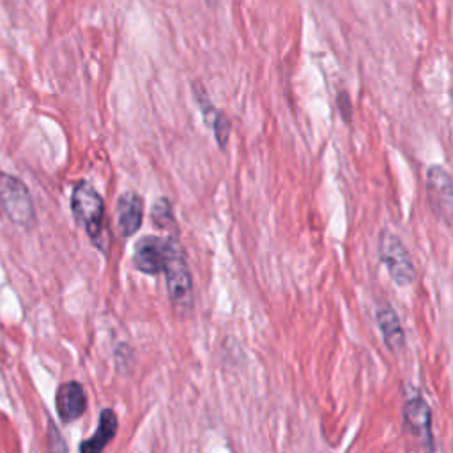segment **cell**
<instances>
[{"mask_svg":"<svg viewBox=\"0 0 453 453\" xmlns=\"http://www.w3.org/2000/svg\"><path fill=\"white\" fill-rule=\"evenodd\" d=\"M71 211L76 221L87 230L90 241L106 253L110 248V234L108 226H104V203L88 182L81 180L74 186L71 195Z\"/></svg>","mask_w":453,"mask_h":453,"instance_id":"1","label":"cell"},{"mask_svg":"<svg viewBox=\"0 0 453 453\" xmlns=\"http://www.w3.org/2000/svg\"><path fill=\"white\" fill-rule=\"evenodd\" d=\"M379 258L396 285L409 287L414 281L416 271H414L411 255L396 234H393L389 230L380 232Z\"/></svg>","mask_w":453,"mask_h":453,"instance_id":"2","label":"cell"},{"mask_svg":"<svg viewBox=\"0 0 453 453\" xmlns=\"http://www.w3.org/2000/svg\"><path fill=\"white\" fill-rule=\"evenodd\" d=\"M168 296L177 310H189L193 304V281L184 258V251L173 239L170 257L165 267Z\"/></svg>","mask_w":453,"mask_h":453,"instance_id":"3","label":"cell"},{"mask_svg":"<svg viewBox=\"0 0 453 453\" xmlns=\"http://www.w3.org/2000/svg\"><path fill=\"white\" fill-rule=\"evenodd\" d=\"M0 203L12 223L27 226L34 221V205L27 186L4 172H0Z\"/></svg>","mask_w":453,"mask_h":453,"instance_id":"4","label":"cell"},{"mask_svg":"<svg viewBox=\"0 0 453 453\" xmlns=\"http://www.w3.org/2000/svg\"><path fill=\"white\" fill-rule=\"evenodd\" d=\"M426 193L434 212L442 219L453 218V180L449 173L439 166L430 165L426 168Z\"/></svg>","mask_w":453,"mask_h":453,"instance_id":"5","label":"cell"},{"mask_svg":"<svg viewBox=\"0 0 453 453\" xmlns=\"http://www.w3.org/2000/svg\"><path fill=\"white\" fill-rule=\"evenodd\" d=\"M173 239L163 237H143L136 242L133 262L134 267L147 274L165 273Z\"/></svg>","mask_w":453,"mask_h":453,"instance_id":"6","label":"cell"},{"mask_svg":"<svg viewBox=\"0 0 453 453\" xmlns=\"http://www.w3.org/2000/svg\"><path fill=\"white\" fill-rule=\"evenodd\" d=\"M403 421L409 432L428 449L434 451V434H432V412L428 403L421 395L407 396L403 405Z\"/></svg>","mask_w":453,"mask_h":453,"instance_id":"7","label":"cell"},{"mask_svg":"<svg viewBox=\"0 0 453 453\" xmlns=\"http://www.w3.org/2000/svg\"><path fill=\"white\" fill-rule=\"evenodd\" d=\"M55 405L64 423H71L78 419L87 407V395L83 391V386L76 380L64 382L57 391Z\"/></svg>","mask_w":453,"mask_h":453,"instance_id":"8","label":"cell"},{"mask_svg":"<svg viewBox=\"0 0 453 453\" xmlns=\"http://www.w3.org/2000/svg\"><path fill=\"white\" fill-rule=\"evenodd\" d=\"M375 320H377V326H379V331L382 334L386 347L391 352H398L405 343V334H403V327H402L400 319H398L396 311L393 310V306L388 303L379 304L377 311H375Z\"/></svg>","mask_w":453,"mask_h":453,"instance_id":"9","label":"cell"},{"mask_svg":"<svg viewBox=\"0 0 453 453\" xmlns=\"http://www.w3.org/2000/svg\"><path fill=\"white\" fill-rule=\"evenodd\" d=\"M119 226L124 235H133L142 226L143 218V202L136 193H126L119 198L117 203Z\"/></svg>","mask_w":453,"mask_h":453,"instance_id":"10","label":"cell"},{"mask_svg":"<svg viewBox=\"0 0 453 453\" xmlns=\"http://www.w3.org/2000/svg\"><path fill=\"white\" fill-rule=\"evenodd\" d=\"M117 416L113 411L104 409L99 416V426L92 437L80 444V453H101L104 446L115 437L117 434Z\"/></svg>","mask_w":453,"mask_h":453,"instance_id":"11","label":"cell"},{"mask_svg":"<svg viewBox=\"0 0 453 453\" xmlns=\"http://www.w3.org/2000/svg\"><path fill=\"white\" fill-rule=\"evenodd\" d=\"M196 99H198V103H200V108H202V113H203L205 122L212 127V131H214V134H216V142L223 147V145L226 143V140H228V131H230V124H228L226 117H225L221 111H218V110L209 103V99H207V96H205L203 90H198V92H196Z\"/></svg>","mask_w":453,"mask_h":453,"instance_id":"12","label":"cell"},{"mask_svg":"<svg viewBox=\"0 0 453 453\" xmlns=\"http://www.w3.org/2000/svg\"><path fill=\"white\" fill-rule=\"evenodd\" d=\"M152 218H154V223L159 225V226H165L166 223H172V211H170V205L165 198L156 200V203L152 207Z\"/></svg>","mask_w":453,"mask_h":453,"instance_id":"13","label":"cell"},{"mask_svg":"<svg viewBox=\"0 0 453 453\" xmlns=\"http://www.w3.org/2000/svg\"><path fill=\"white\" fill-rule=\"evenodd\" d=\"M48 453H67V446L62 441L58 430L53 426V423H50V442H48Z\"/></svg>","mask_w":453,"mask_h":453,"instance_id":"14","label":"cell"},{"mask_svg":"<svg viewBox=\"0 0 453 453\" xmlns=\"http://www.w3.org/2000/svg\"><path fill=\"white\" fill-rule=\"evenodd\" d=\"M338 97L343 101V103H342V106H338V111L342 113V117L345 119V122H349V120H350V115H352V111H350V101H349V96H347L345 92H340V94H338Z\"/></svg>","mask_w":453,"mask_h":453,"instance_id":"15","label":"cell"}]
</instances>
